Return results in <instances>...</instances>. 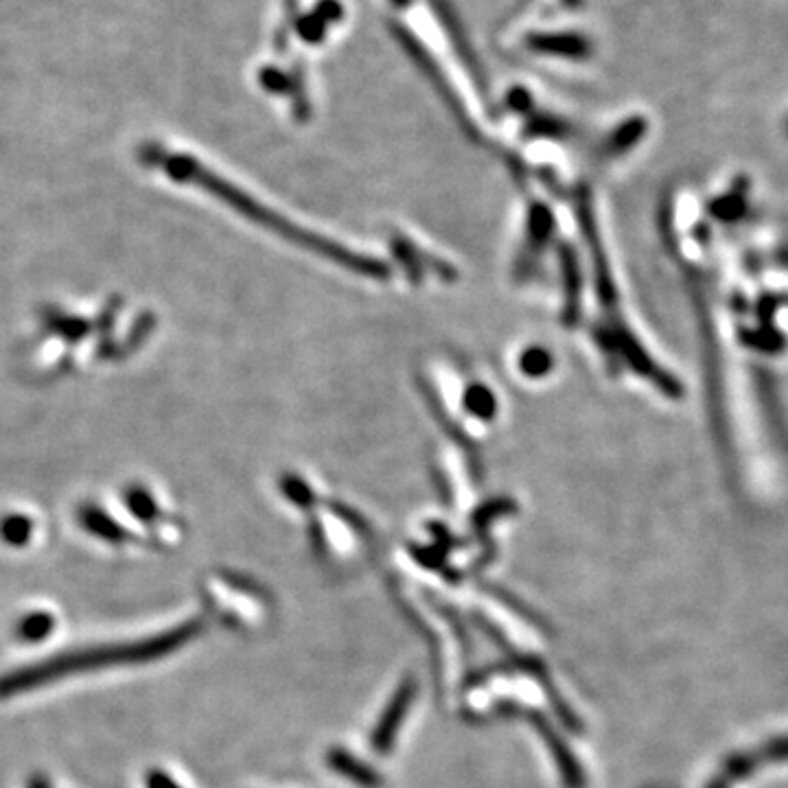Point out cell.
I'll list each match as a JSON object with an SVG mask.
<instances>
[{
  "label": "cell",
  "mask_w": 788,
  "mask_h": 788,
  "mask_svg": "<svg viewBox=\"0 0 788 788\" xmlns=\"http://www.w3.org/2000/svg\"><path fill=\"white\" fill-rule=\"evenodd\" d=\"M200 633V624L189 622L184 627L171 629L165 635H154L147 640H134V642H121V644H106L86 648V651H73L64 653L51 659H44L40 664H33L29 668H22L16 672H9L0 679V699L14 697L29 690H36L42 686H49L51 681L64 679L68 675H79V672H92L101 668L112 666H125V664H145L154 662V659L165 657L173 651H178L182 644Z\"/></svg>",
  "instance_id": "1"
},
{
  "label": "cell",
  "mask_w": 788,
  "mask_h": 788,
  "mask_svg": "<svg viewBox=\"0 0 788 788\" xmlns=\"http://www.w3.org/2000/svg\"><path fill=\"white\" fill-rule=\"evenodd\" d=\"M412 697H414V686H412V683H408V686L401 688V692L397 694V697H394L390 710L386 712L384 721H381V725L377 727V732H375L377 749H388L394 734H397V727L401 723V718L405 716V712H408V708H410Z\"/></svg>",
  "instance_id": "2"
},
{
  "label": "cell",
  "mask_w": 788,
  "mask_h": 788,
  "mask_svg": "<svg viewBox=\"0 0 788 788\" xmlns=\"http://www.w3.org/2000/svg\"><path fill=\"white\" fill-rule=\"evenodd\" d=\"M51 618L49 616H44V613H36V616H31V618H27L25 622H22V627H20V635L25 637V640H42V637L49 633V629H51Z\"/></svg>",
  "instance_id": "3"
},
{
  "label": "cell",
  "mask_w": 788,
  "mask_h": 788,
  "mask_svg": "<svg viewBox=\"0 0 788 788\" xmlns=\"http://www.w3.org/2000/svg\"><path fill=\"white\" fill-rule=\"evenodd\" d=\"M27 535H29V524H27L25 519H11V521H7L5 528H3V537L9 543H14V546H18V543L25 541Z\"/></svg>",
  "instance_id": "4"
},
{
  "label": "cell",
  "mask_w": 788,
  "mask_h": 788,
  "mask_svg": "<svg viewBox=\"0 0 788 788\" xmlns=\"http://www.w3.org/2000/svg\"><path fill=\"white\" fill-rule=\"evenodd\" d=\"M333 762H335V764H338V769H340L342 773H346V775H353V778H355V780H359V782H364V784H366V782H368V784H370V782H373V775H370L368 771H359V769L355 767V764H353V760H349V758H344V756H335V758H333Z\"/></svg>",
  "instance_id": "5"
},
{
  "label": "cell",
  "mask_w": 788,
  "mask_h": 788,
  "mask_svg": "<svg viewBox=\"0 0 788 788\" xmlns=\"http://www.w3.org/2000/svg\"><path fill=\"white\" fill-rule=\"evenodd\" d=\"M149 788H180L178 784H173L167 775L162 773H154L152 778H149Z\"/></svg>",
  "instance_id": "6"
}]
</instances>
